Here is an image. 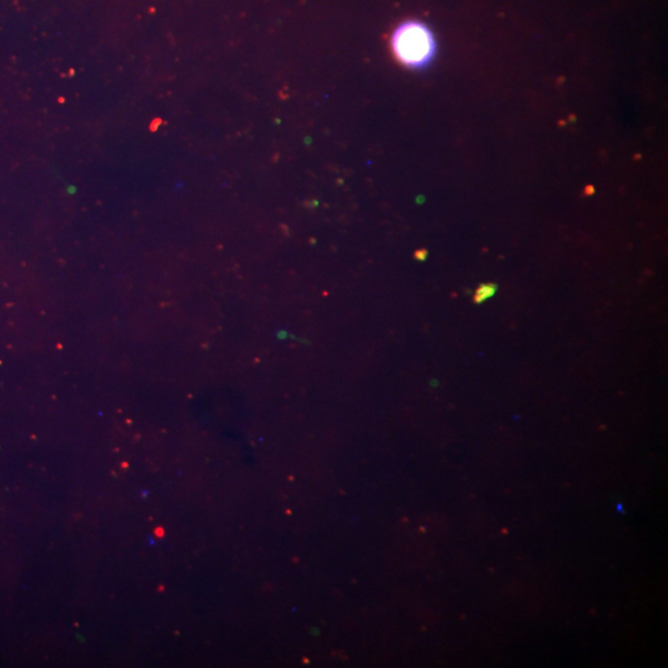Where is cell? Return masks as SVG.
Here are the masks:
<instances>
[{"mask_svg":"<svg viewBox=\"0 0 668 668\" xmlns=\"http://www.w3.org/2000/svg\"><path fill=\"white\" fill-rule=\"evenodd\" d=\"M390 48L400 65L410 70H423L435 60L437 43L432 30L425 23L407 20L393 31Z\"/></svg>","mask_w":668,"mask_h":668,"instance_id":"obj_1","label":"cell"},{"mask_svg":"<svg viewBox=\"0 0 668 668\" xmlns=\"http://www.w3.org/2000/svg\"><path fill=\"white\" fill-rule=\"evenodd\" d=\"M496 291H497L496 283H482V285L478 287V290L475 291L473 301H474L477 305H479V303L484 302V301L492 297V296L496 293Z\"/></svg>","mask_w":668,"mask_h":668,"instance_id":"obj_2","label":"cell"},{"mask_svg":"<svg viewBox=\"0 0 668 668\" xmlns=\"http://www.w3.org/2000/svg\"><path fill=\"white\" fill-rule=\"evenodd\" d=\"M426 254H427L426 251H420V253H417V258L421 259V260H423V259L426 258Z\"/></svg>","mask_w":668,"mask_h":668,"instance_id":"obj_3","label":"cell"}]
</instances>
